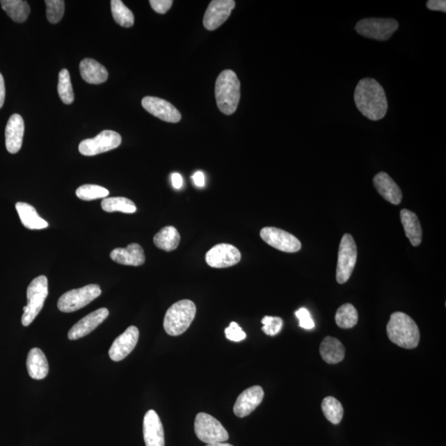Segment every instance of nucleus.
I'll list each match as a JSON object with an SVG mask.
<instances>
[{
	"mask_svg": "<svg viewBox=\"0 0 446 446\" xmlns=\"http://www.w3.org/2000/svg\"><path fill=\"white\" fill-rule=\"evenodd\" d=\"M355 103L359 111L371 121L381 120L388 111V100L383 88L373 78H365L358 83Z\"/></svg>",
	"mask_w": 446,
	"mask_h": 446,
	"instance_id": "f257e3e1",
	"label": "nucleus"
},
{
	"mask_svg": "<svg viewBox=\"0 0 446 446\" xmlns=\"http://www.w3.org/2000/svg\"><path fill=\"white\" fill-rule=\"evenodd\" d=\"M388 339L404 349L416 348L420 342V332L412 317L401 312L392 313L387 325Z\"/></svg>",
	"mask_w": 446,
	"mask_h": 446,
	"instance_id": "f03ea898",
	"label": "nucleus"
},
{
	"mask_svg": "<svg viewBox=\"0 0 446 446\" xmlns=\"http://www.w3.org/2000/svg\"><path fill=\"white\" fill-rule=\"evenodd\" d=\"M215 97L220 111L226 115L236 112L241 98V83L231 70H223L216 81Z\"/></svg>",
	"mask_w": 446,
	"mask_h": 446,
	"instance_id": "7ed1b4c3",
	"label": "nucleus"
},
{
	"mask_svg": "<svg viewBox=\"0 0 446 446\" xmlns=\"http://www.w3.org/2000/svg\"><path fill=\"white\" fill-rule=\"evenodd\" d=\"M197 308L191 300L175 303L168 309L164 319V328L168 335L177 337L186 332L196 317Z\"/></svg>",
	"mask_w": 446,
	"mask_h": 446,
	"instance_id": "20e7f679",
	"label": "nucleus"
},
{
	"mask_svg": "<svg viewBox=\"0 0 446 446\" xmlns=\"http://www.w3.org/2000/svg\"><path fill=\"white\" fill-rule=\"evenodd\" d=\"M47 295L48 280L45 276H38L31 282L26 290L28 304L24 308L22 324L28 326L32 324L41 312Z\"/></svg>",
	"mask_w": 446,
	"mask_h": 446,
	"instance_id": "39448f33",
	"label": "nucleus"
},
{
	"mask_svg": "<svg viewBox=\"0 0 446 446\" xmlns=\"http://www.w3.org/2000/svg\"><path fill=\"white\" fill-rule=\"evenodd\" d=\"M98 285H89L81 289H72L61 295L57 307L63 312H73L85 308L101 294Z\"/></svg>",
	"mask_w": 446,
	"mask_h": 446,
	"instance_id": "423d86ee",
	"label": "nucleus"
},
{
	"mask_svg": "<svg viewBox=\"0 0 446 446\" xmlns=\"http://www.w3.org/2000/svg\"><path fill=\"white\" fill-rule=\"evenodd\" d=\"M194 431L202 443L214 444L229 439L228 432L217 419L205 413H198L194 422Z\"/></svg>",
	"mask_w": 446,
	"mask_h": 446,
	"instance_id": "0eeeda50",
	"label": "nucleus"
},
{
	"mask_svg": "<svg viewBox=\"0 0 446 446\" xmlns=\"http://www.w3.org/2000/svg\"><path fill=\"white\" fill-rule=\"evenodd\" d=\"M357 246L350 234H344L340 243L337 266V280L340 285L350 279L356 264Z\"/></svg>",
	"mask_w": 446,
	"mask_h": 446,
	"instance_id": "6e6552de",
	"label": "nucleus"
},
{
	"mask_svg": "<svg viewBox=\"0 0 446 446\" xmlns=\"http://www.w3.org/2000/svg\"><path fill=\"white\" fill-rule=\"evenodd\" d=\"M399 29V23L394 19L370 17L358 22L356 30L365 38L386 41Z\"/></svg>",
	"mask_w": 446,
	"mask_h": 446,
	"instance_id": "1a4fd4ad",
	"label": "nucleus"
},
{
	"mask_svg": "<svg viewBox=\"0 0 446 446\" xmlns=\"http://www.w3.org/2000/svg\"><path fill=\"white\" fill-rule=\"evenodd\" d=\"M122 138L118 132L104 130L95 138L86 139L79 145V151L83 156L93 157L104 152L112 151L121 145Z\"/></svg>",
	"mask_w": 446,
	"mask_h": 446,
	"instance_id": "9d476101",
	"label": "nucleus"
},
{
	"mask_svg": "<svg viewBox=\"0 0 446 446\" xmlns=\"http://www.w3.org/2000/svg\"><path fill=\"white\" fill-rule=\"evenodd\" d=\"M260 237L268 245L287 253H294L301 249V242L297 237L284 230L276 228H264Z\"/></svg>",
	"mask_w": 446,
	"mask_h": 446,
	"instance_id": "9b49d317",
	"label": "nucleus"
},
{
	"mask_svg": "<svg viewBox=\"0 0 446 446\" xmlns=\"http://www.w3.org/2000/svg\"><path fill=\"white\" fill-rule=\"evenodd\" d=\"M205 258L209 266L222 269L235 266L240 262L241 255L236 246L222 243L207 251Z\"/></svg>",
	"mask_w": 446,
	"mask_h": 446,
	"instance_id": "f8f14e48",
	"label": "nucleus"
},
{
	"mask_svg": "<svg viewBox=\"0 0 446 446\" xmlns=\"http://www.w3.org/2000/svg\"><path fill=\"white\" fill-rule=\"evenodd\" d=\"M236 2L233 0H214L207 7L204 17L205 29L214 31L227 21Z\"/></svg>",
	"mask_w": 446,
	"mask_h": 446,
	"instance_id": "ddd939ff",
	"label": "nucleus"
},
{
	"mask_svg": "<svg viewBox=\"0 0 446 446\" xmlns=\"http://www.w3.org/2000/svg\"><path fill=\"white\" fill-rule=\"evenodd\" d=\"M141 105L148 113L163 121L176 123L181 120L179 110L166 100L147 96L141 101Z\"/></svg>",
	"mask_w": 446,
	"mask_h": 446,
	"instance_id": "4468645a",
	"label": "nucleus"
},
{
	"mask_svg": "<svg viewBox=\"0 0 446 446\" xmlns=\"http://www.w3.org/2000/svg\"><path fill=\"white\" fill-rule=\"evenodd\" d=\"M139 339V330L131 326L119 335L109 349V354L113 361H121L134 350Z\"/></svg>",
	"mask_w": 446,
	"mask_h": 446,
	"instance_id": "2eb2a0df",
	"label": "nucleus"
},
{
	"mask_svg": "<svg viewBox=\"0 0 446 446\" xmlns=\"http://www.w3.org/2000/svg\"><path fill=\"white\" fill-rule=\"evenodd\" d=\"M109 312L107 308H99L98 310L90 313L89 315L83 317L77 324H74L69 330L68 338L72 341H76L79 338L86 337L98 326L103 324L107 319Z\"/></svg>",
	"mask_w": 446,
	"mask_h": 446,
	"instance_id": "dca6fc26",
	"label": "nucleus"
},
{
	"mask_svg": "<svg viewBox=\"0 0 446 446\" xmlns=\"http://www.w3.org/2000/svg\"><path fill=\"white\" fill-rule=\"evenodd\" d=\"M264 396L263 388L260 386H253L243 391L238 399L233 411L238 417H245L262 404Z\"/></svg>",
	"mask_w": 446,
	"mask_h": 446,
	"instance_id": "f3484780",
	"label": "nucleus"
},
{
	"mask_svg": "<svg viewBox=\"0 0 446 446\" xmlns=\"http://www.w3.org/2000/svg\"><path fill=\"white\" fill-rule=\"evenodd\" d=\"M145 446H165V434L162 422L154 410H149L143 421Z\"/></svg>",
	"mask_w": 446,
	"mask_h": 446,
	"instance_id": "a211bd4d",
	"label": "nucleus"
},
{
	"mask_svg": "<svg viewBox=\"0 0 446 446\" xmlns=\"http://www.w3.org/2000/svg\"><path fill=\"white\" fill-rule=\"evenodd\" d=\"M24 121L19 114H13L8 119L6 129V145L7 151L16 154L23 145Z\"/></svg>",
	"mask_w": 446,
	"mask_h": 446,
	"instance_id": "6ab92c4d",
	"label": "nucleus"
},
{
	"mask_svg": "<svg viewBox=\"0 0 446 446\" xmlns=\"http://www.w3.org/2000/svg\"><path fill=\"white\" fill-rule=\"evenodd\" d=\"M373 183L379 193L390 204L397 205L403 200V193L399 185L385 172H379L375 175Z\"/></svg>",
	"mask_w": 446,
	"mask_h": 446,
	"instance_id": "aec40b11",
	"label": "nucleus"
},
{
	"mask_svg": "<svg viewBox=\"0 0 446 446\" xmlns=\"http://www.w3.org/2000/svg\"><path fill=\"white\" fill-rule=\"evenodd\" d=\"M114 262L123 266H140L145 263V257L143 247L132 243L126 248H116L110 253Z\"/></svg>",
	"mask_w": 446,
	"mask_h": 446,
	"instance_id": "412c9836",
	"label": "nucleus"
},
{
	"mask_svg": "<svg viewBox=\"0 0 446 446\" xmlns=\"http://www.w3.org/2000/svg\"><path fill=\"white\" fill-rule=\"evenodd\" d=\"M79 72L83 81L91 85H100L109 78L107 69L94 59L83 60L79 64Z\"/></svg>",
	"mask_w": 446,
	"mask_h": 446,
	"instance_id": "4be33fe9",
	"label": "nucleus"
},
{
	"mask_svg": "<svg viewBox=\"0 0 446 446\" xmlns=\"http://www.w3.org/2000/svg\"><path fill=\"white\" fill-rule=\"evenodd\" d=\"M26 369L31 378L34 379H43L49 372V365L45 354L38 348L30 350L26 359Z\"/></svg>",
	"mask_w": 446,
	"mask_h": 446,
	"instance_id": "5701e85b",
	"label": "nucleus"
},
{
	"mask_svg": "<svg viewBox=\"0 0 446 446\" xmlns=\"http://www.w3.org/2000/svg\"><path fill=\"white\" fill-rule=\"evenodd\" d=\"M401 224H403L406 236L411 244L418 246L422 240V229L417 216L408 209H403L400 213Z\"/></svg>",
	"mask_w": 446,
	"mask_h": 446,
	"instance_id": "b1692460",
	"label": "nucleus"
},
{
	"mask_svg": "<svg viewBox=\"0 0 446 446\" xmlns=\"http://www.w3.org/2000/svg\"><path fill=\"white\" fill-rule=\"evenodd\" d=\"M15 207L21 222L25 228L30 230H41L48 227L47 221L40 217L33 206L26 202H19Z\"/></svg>",
	"mask_w": 446,
	"mask_h": 446,
	"instance_id": "393cba45",
	"label": "nucleus"
},
{
	"mask_svg": "<svg viewBox=\"0 0 446 446\" xmlns=\"http://www.w3.org/2000/svg\"><path fill=\"white\" fill-rule=\"evenodd\" d=\"M344 347L338 339L326 337L321 343L320 355L326 363L335 365L340 363L344 358Z\"/></svg>",
	"mask_w": 446,
	"mask_h": 446,
	"instance_id": "a878e982",
	"label": "nucleus"
},
{
	"mask_svg": "<svg viewBox=\"0 0 446 446\" xmlns=\"http://www.w3.org/2000/svg\"><path fill=\"white\" fill-rule=\"evenodd\" d=\"M180 241V233L174 227L163 228L154 237V243L159 249L167 251L175 250Z\"/></svg>",
	"mask_w": 446,
	"mask_h": 446,
	"instance_id": "bb28decb",
	"label": "nucleus"
},
{
	"mask_svg": "<svg viewBox=\"0 0 446 446\" xmlns=\"http://www.w3.org/2000/svg\"><path fill=\"white\" fill-rule=\"evenodd\" d=\"M2 8L16 23H24L30 15V6L24 0H1Z\"/></svg>",
	"mask_w": 446,
	"mask_h": 446,
	"instance_id": "cd10ccee",
	"label": "nucleus"
},
{
	"mask_svg": "<svg viewBox=\"0 0 446 446\" xmlns=\"http://www.w3.org/2000/svg\"><path fill=\"white\" fill-rule=\"evenodd\" d=\"M101 207L108 213L122 212L125 214H134L136 212L134 202L125 197L105 198L101 202Z\"/></svg>",
	"mask_w": 446,
	"mask_h": 446,
	"instance_id": "c85d7f7f",
	"label": "nucleus"
},
{
	"mask_svg": "<svg viewBox=\"0 0 446 446\" xmlns=\"http://www.w3.org/2000/svg\"><path fill=\"white\" fill-rule=\"evenodd\" d=\"M358 312L351 303H346L337 309L335 313V324L340 328L350 329L357 324Z\"/></svg>",
	"mask_w": 446,
	"mask_h": 446,
	"instance_id": "c756f323",
	"label": "nucleus"
},
{
	"mask_svg": "<svg viewBox=\"0 0 446 446\" xmlns=\"http://www.w3.org/2000/svg\"><path fill=\"white\" fill-rule=\"evenodd\" d=\"M321 410L326 418L334 425H337L342 422L344 408L342 404L334 397H325L321 403Z\"/></svg>",
	"mask_w": 446,
	"mask_h": 446,
	"instance_id": "7c9ffc66",
	"label": "nucleus"
},
{
	"mask_svg": "<svg viewBox=\"0 0 446 446\" xmlns=\"http://www.w3.org/2000/svg\"><path fill=\"white\" fill-rule=\"evenodd\" d=\"M111 10L113 19L123 28H131L134 24V13L121 0H112Z\"/></svg>",
	"mask_w": 446,
	"mask_h": 446,
	"instance_id": "2f4dec72",
	"label": "nucleus"
},
{
	"mask_svg": "<svg viewBox=\"0 0 446 446\" xmlns=\"http://www.w3.org/2000/svg\"><path fill=\"white\" fill-rule=\"evenodd\" d=\"M58 94L61 101L65 104L74 102V95L70 76L67 70H61L59 73Z\"/></svg>",
	"mask_w": 446,
	"mask_h": 446,
	"instance_id": "473e14b6",
	"label": "nucleus"
},
{
	"mask_svg": "<svg viewBox=\"0 0 446 446\" xmlns=\"http://www.w3.org/2000/svg\"><path fill=\"white\" fill-rule=\"evenodd\" d=\"M77 196L81 200L92 201L105 198L109 194L107 189L96 184H83L77 189Z\"/></svg>",
	"mask_w": 446,
	"mask_h": 446,
	"instance_id": "72a5a7b5",
	"label": "nucleus"
},
{
	"mask_svg": "<svg viewBox=\"0 0 446 446\" xmlns=\"http://www.w3.org/2000/svg\"><path fill=\"white\" fill-rule=\"evenodd\" d=\"M47 17L51 24H57L63 19L65 2L63 0H46Z\"/></svg>",
	"mask_w": 446,
	"mask_h": 446,
	"instance_id": "f704fd0d",
	"label": "nucleus"
},
{
	"mask_svg": "<svg viewBox=\"0 0 446 446\" xmlns=\"http://www.w3.org/2000/svg\"><path fill=\"white\" fill-rule=\"evenodd\" d=\"M262 324L264 325L262 328L263 332L268 335H271V337H273V335L280 333L284 321L279 317L266 316L262 319Z\"/></svg>",
	"mask_w": 446,
	"mask_h": 446,
	"instance_id": "c9c22d12",
	"label": "nucleus"
},
{
	"mask_svg": "<svg viewBox=\"0 0 446 446\" xmlns=\"http://www.w3.org/2000/svg\"><path fill=\"white\" fill-rule=\"evenodd\" d=\"M225 334H226V337L230 341L235 342H241L246 337V334L243 332L240 326L234 321L231 322L228 328L225 330Z\"/></svg>",
	"mask_w": 446,
	"mask_h": 446,
	"instance_id": "e433bc0d",
	"label": "nucleus"
},
{
	"mask_svg": "<svg viewBox=\"0 0 446 446\" xmlns=\"http://www.w3.org/2000/svg\"><path fill=\"white\" fill-rule=\"evenodd\" d=\"M296 317L299 320V326L303 329L311 330L314 328L315 324L313 321L310 312L306 308H300L295 312Z\"/></svg>",
	"mask_w": 446,
	"mask_h": 446,
	"instance_id": "4c0bfd02",
	"label": "nucleus"
},
{
	"mask_svg": "<svg viewBox=\"0 0 446 446\" xmlns=\"http://www.w3.org/2000/svg\"><path fill=\"white\" fill-rule=\"evenodd\" d=\"M172 0H151L150 4L153 10L161 15H164L172 6Z\"/></svg>",
	"mask_w": 446,
	"mask_h": 446,
	"instance_id": "58836bf2",
	"label": "nucleus"
},
{
	"mask_svg": "<svg viewBox=\"0 0 446 446\" xmlns=\"http://www.w3.org/2000/svg\"><path fill=\"white\" fill-rule=\"evenodd\" d=\"M427 7L431 11L446 12L445 0H429L427 3Z\"/></svg>",
	"mask_w": 446,
	"mask_h": 446,
	"instance_id": "ea45409f",
	"label": "nucleus"
},
{
	"mask_svg": "<svg viewBox=\"0 0 446 446\" xmlns=\"http://www.w3.org/2000/svg\"><path fill=\"white\" fill-rule=\"evenodd\" d=\"M192 179L193 180V183L196 184V186L200 187V188L205 186V177L202 172L201 171L196 172V173L192 176Z\"/></svg>",
	"mask_w": 446,
	"mask_h": 446,
	"instance_id": "a19ab883",
	"label": "nucleus"
},
{
	"mask_svg": "<svg viewBox=\"0 0 446 446\" xmlns=\"http://www.w3.org/2000/svg\"><path fill=\"white\" fill-rule=\"evenodd\" d=\"M171 181L172 185L176 189H180L183 186V178L178 173H174L171 175Z\"/></svg>",
	"mask_w": 446,
	"mask_h": 446,
	"instance_id": "79ce46f5",
	"label": "nucleus"
},
{
	"mask_svg": "<svg viewBox=\"0 0 446 446\" xmlns=\"http://www.w3.org/2000/svg\"><path fill=\"white\" fill-rule=\"evenodd\" d=\"M4 100H6V85H4L2 74L0 73V109L3 107Z\"/></svg>",
	"mask_w": 446,
	"mask_h": 446,
	"instance_id": "37998d69",
	"label": "nucleus"
},
{
	"mask_svg": "<svg viewBox=\"0 0 446 446\" xmlns=\"http://www.w3.org/2000/svg\"><path fill=\"white\" fill-rule=\"evenodd\" d=\"M206 446H233V445H230L228 443H214V444H209Z\"/></svg>",
	"mask_w": 446,
	"mask_h": 446,
	"instance_id": "c03bdc74",
	"label": "nucleus"
}]
</instances>
